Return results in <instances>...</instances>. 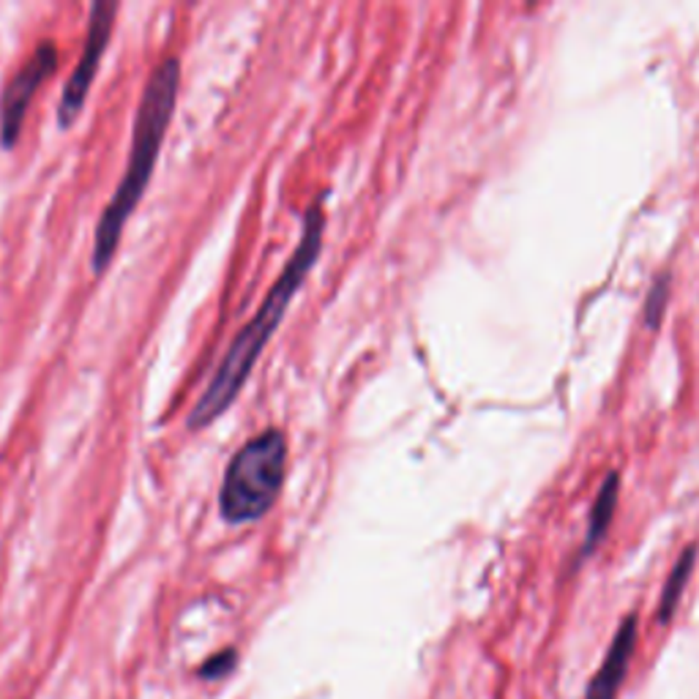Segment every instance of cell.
Segmentation results:
<instances>
[{"label": "cell", "instance_id": "1", "mask_svg": "<svg viewBox=\"0 0 699 699\" xmlns=\"http://www.w3.org/2000/svg\"><path fill=\"white\" fill-rule=\"evenodd\" d=\"M322 236H326V194L309 206L307 217H303V232L298 249L292 252L287 266L279 273V279L273 282L268 296L262 298L260 309L254 312V318L241 328L236 339H232L230 350L224 352L222 363L213 372L211 382L206 386V391L200 393L197 405L189 413V429H206L217 421L219 416L230 408L238 399L241 388L247 386L249 375H252L254 363L260 361L262 350L271 342V337L277 333L279 322L287 314V307L296 298V292L301 290V284L307 282L309 271L314 268L318 257L322 252Z\"/></svg>", "mask_w": 699, "mask_h": 699}, {"label": "cell", "instance_id": "2", "mask_svg": "<svg viewBox=\"0 0 699 699\" xmlns=\"http://www.w3.org/2000/svg\"><path fill=\"white\" fill-rule=\"evenodd\" d=\"M178 86H181V63H178V58H164V61L153 66L151 77H148L146 88H142L134 131H131L127 172L121 176V183L112 191V200L107 202V208L99 217V224H96L91 252V268L96 277L110 268L112 257L121 247V236L127 230L129 217L140 206L142 194H146L148 183H151L161 142H164L172 112H176Z\"/></svg>", "mask_w": 699, "mask_h": 699}, {"label": "cell", "instance_id": "3", "mask_svg": "<svg viewBox=\"0 0 699 699\" xmlns=\"http://www.w3.org/2000/svg\"><path fill=\"white\" fill-rule=\"evenodd\" d=\"M287 476V438L266 429L247 440L227 465L219 489V513L227 525H249L277 506Z\"/></svg>", "mask_w": 699, "mask_h": 699}, {"label": "cell", "instance_id": "4", "mask_svg": "<svg viewBox=\"0 0 699 699\" xmlns=\"http://www.w3.org/2000/svg\"><path fill=\"white\" fill-rule=\"evenodd\" d=\"M116 14L118 3L116 0H99L91 6V20H88V39L82 44V56L77 61L74 71L66 80V88L61 93V104H58V123L61 129H69L77 121V116L86 107L88 93L96 80V71H99L101 58H104L107 44H110L112 28H116Z\"/></svg>", "mask_w": 699, "mask_h": 699}, {"label": "cell", "instance_id": "5", "mask_svg": "<svg viewBox=\"0 0 699 699\" xmlns=\"http://www.w3.org/2000/svg\"><path fill=\"white\" fill-rule=\"evenodd\" d=\"M58 61H61L58 47L52 41H41L33 50V56L6 82L3 93H0V146L3 148L17 146L22 121L28 116V104H31L41 82L58 69Z\"/></svg>", "mask_w": 699, "mask_h": 699}, {"label": "cell", "instance_id": "6", "mask_svg": "<svg viewBox=\"0 0 699 699\" xmlns=\"http://www.w3.org/2000/svg\"><path fill=\"white\" fill-rule=\"evenodd\" d=\"M637 612L626 615L623 623L618 626V635H615L612 645H609L605 661H601L599 672L588 683L585 699H618V691L623 686L626 672H629V661L637 648Z\"/></svg>", "mask_w": 699, "mask_h": 699}, {"label": "cell", "instance_id": "7", "mask_svg": "<svg viewBox=\"0 0 699 699\" xmlns=\"http://www.w3.org/2000/svg\"><path fill=\"white\" fill-rule=\"evenodd\" d=\"M618 492H620V476L618 473H609L607 481H605V487H601L599 495H596L593 511H590L588 536H585V549H582L585 555L593 552L596 543L605 539L609 522H612L615 506H618Z\"/></svg>", "mask_w": 699, "mask_h": 699}, {"label": "cell", "instance_id": "8", "mask_svg": "<svg viewBox=\"0 0 699 699\" xmlns=\"http://www.w3.org/2000/svg\"><path fill=\"white\" fill-rule=\"evenodd\" d=\"M695 560H697V547H689L680 560L675 563V569L669 571V579L665 582V590H661L659 599V620L661 623H669L675 615V609L680 605V596H683L686 582H689L691 571H695Z\"/></svg>", "mask_w": 699, "mask_h": 699}, {"label": "cell", "instance_id": "9", "mask_svg": "<svg viewBox=\"0 0 699 699\" xmlns=\"http://www.w3.org/2000/svg\"><path fill=\"white\" fill-rule=\"evenodd\" d=\"M665 301H667V279H659L650 290L648 303H645V320L650 328H659L661 314H665Z\"/></svg>", "mask_w": 699, "mask_h": 699}, {"label": "cell", "instance_id": "10", "mask_svg": "<svg viewBox=\"0 0 699 699\" xmlns=\"http://www.w3.org/2000/svg\"><path fill=\"white\" fill-rule=\"evenodd\" d=\"M236 659H238L236 650H222V653L213 656L211 661H206V665H202L200 675H202V678H208V680L224 678V675L232 669V665H236Z\"/></svg>", "mask_w": 699, "mask_h": 699}]
</instances>
